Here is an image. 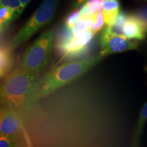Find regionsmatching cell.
Listing matches in <instances>:
<instances>
[{
    "instance_id": "obj_4",
    "label": "cell",
    "mask_w": 147,
    "mask_h": 147,
    "mask_svg": "<svg viewBox=\"0 0 147 147\" xmlns=\"http://www.w3.org/2000/svg\"><path fill=\"white\" fill-rule=\"evenodd\" d=\"M61 0H44L25 25L10 40L8 47L15 49L47 25L54 17Z\"/></svg>"
},
{
    "instance_id": "obj_2",
    "label": "cell",
    "mask_w": 147,
    "mask_h": 147,
    "mask_svg": "<svg viewBox=\"0 0 147 147\" xmlns=\"http://www.w3.org/2000/svg\"><path fill=\"white\" fill-rule=\"evenodd\" d=\"M100 54L60 64L39 79L37 87L38 99L47 97L60 88L81 77L102 59Z\"/></svg>"
},
{
    "instance_id": "obj_19",
    "label": "cell",
    "mask_w": 147,
    "mask_h": 147,
    "mask_svg": "<svg viewBox=\"0 0 147 147\" xmlns=\"http://www.w3.org/2000/svg\"><path fill=\"white\" fill-rule=\"evenodd\" d=\"M86 1H87V0H76L74 4V7L75 9H78L79 8V7H80L82 4H83Z\"/></svg>"
},
{
    "instance_id": "obj_5",
    "label": "cell",
    "mask_w": 147,
    "mask_h": 147,
    "mask_svg": "<svg viewBox=\"0 0 147 147\" xmlns=\"http://www.w3.org/2000/svg\"><path fill=\"white\" fill-rule=\"evenodd\" d=\"M101 51L102 57L108 55L136 50L139 47L137 40H129L123 34L114 32L110 26L104 29L100 36Z\"/></svg>"
},
{
    "instance_id": "obj_20",
    "label": "cell",
    "mask_w": 147,
    "mask_h": 147,
    "mask_svg": "<svg viewBox=\"0 0 147 147\" xmlns=\"http://www.w3.org/2000/svg\"><path fill=\"white\" fill-rule=\"evenodd\" d=\"M19 1L22 4V5L23 6V8H25V7H26V5L28 4L29 2H30L31 0H19Z\"/></svg>"
},
{
    "instance_id": "obj_21",
    "label": "cell",
    "mask_w": 147,
    "mask_h": 147,
    "mask_svg": "<svg viewBox=\"0 0 147 147\" xmlns=\"http://www.w3.org/2000/svg\"><path fill=\"white\" fill-rule=\"evenodd\" d=\"M5 25H4V23H3V21L1 19V18H0V32H1V30H2V29H3V28H5Z\"/></svg>"
},
{
    "instance_id": "obj_1",
    "label": "cell",
    "mask_w": 147,
    "mask_h": 147,
    "mask_svg": "<svg viewBox=\"0 0 147 147\" xmlns=\"http://www.w3.org/2000/svg\"><path fill=\"white\" fill-rule=\"evenodd\" d=\"M38 74L21 68L9 73L0 83V104L10 106L21 117L27 119L37 107Z\"/></svg>"
},
{
    "instance_id": "obj_3",
    "label": "cell",
    "mask_w": 147,
    "mask_h": 147,
    "mask_svg": "<svg viewBox=\"0 0 147 147\" xmlns=\"http://www.w3.org/2000/svg\"><path fill=\"white\" fill-rule=\"evenodd\" d=\"M54 38L53 29L42 34L22 55L20 68L36 74L45 70L52 54Z\"/></svg>"
},
{
    "instance_id": "obj_15",
    "label": "cell",
    "mask_w": 147,
    "mask_h": 147,
    "mask_svg": "<svg viewBox=\"0 0 147 147\" xmlns=\"http://www.w3.org/2000/svg\"><path fill=\"white\" fill-rule=\"evenodd\" d=\"M104 24H105V21H104V15L102 11H100L95 14L94 23L91 29V31L94 34V36L104 28Z\"/></svg>"
},
{
    "instance_id": "obj_9",
    "label": "cell",
    "mask_w": 147,
    "mask_h": 147,
    "mask_svg": "<svg viewBox=\"0 0 147 147\" xmlns=\"http://www.w3.org/2000/svg\"><path fill=\"white\" fill-rule=\"evenodd\" d=\"M120 10L121 4L119 0H104L101 11L107 26H112L115 24Z\"/></svg>"
},
{
    "instance_id": "obj_14",
    "label": "cell",
    "mask_w": 147,
    "mask_h": 147,
    "mask_svg": "<svg viewBox=\"0 0 147 147\" xmlns=\"http://www.w3.org/2000/svg\"><path fill=\"white\" fill-rule=\"evenodd\" d=\"M71 33L74 37H78L81 36L87 31L86 19L84 17H80L73 25L71 28Z\"/></svg>"
},
{
    "instance_id": "obj_6",
    "label": "cell",
    "mask_w": 147,
    "mask_h": 147,
    "mask_svg": "<svg viewBox=\"0 0 147 147\" xmlns=\"http://www.w3.org/2000/svg\"><path fill=\"white\" fill-rule=\"evenodd\" d=\"M0 134L12 136L30 144L21 116L10 106L0 104Z\"/></svg>"
},
{
    "instance_id": "obj_10",
    "label": "cell",
    "mask_w": 147,
    "mask_h": 147,
    "mask_svg": "<svg viewBox=\"0 0 147 147\" xmlns=\"http://www.w3.org/2000/svg\"><path fill=\"white\" fill-rule=\"evenodd\" d=\"M147 121V102L143 106L140 113L138 120L137 125L136 127V130L134 132L133 140H132V146H136L138 145L140 140L142 132L144 128L145 123Z\"/></svg>"
},
{
    "instance_id": "obj_8",
    "label": "cell",
    "mask_w": 147,
    "mask_h": 147,
    "mask_svg": "<svg viewBox=\"0 0 147 147\" xmlns=\"http://www.w3.org/2000/svg\"><path fill=\"white\" fill-rule=\"evenodd\" d=\"M147 23L138 14H127L121 34L129 40H142L146 37Z\"/></svg>"
},
{
    "instance_id": "obj_23",
    "label": "cell",
    "mask_w": 147,
    "mask_h": 147,
    "mask_svg": "<svg viewBox=\"0 0 147 147\" xmlns=\"http://www.w3.org/2000/svg\"><path fill=\"white\" fill-rule=\"evenodd\" d=\"M0 40H1V39H0Z\"/></svg>"
},
{
    "instance_id": "obj_12",
    "label": "cell",
    "mask_w": 147,
    "mask_h": 147,
    "mask_svg": "<svg viewBox=\"0 0 147 147\" xmlns=\"http://www.w3.org/2000/svg\"><path fill=\"white\" fill-rule=\"evenodd\" d=\"M0 5L8 8L12 11L14 21L21 16L25 9L19 0H0Z\"/></svg>"
},
{
    "instance_id": "obj_17",
    "label": "cell",
    "mask_w": 147,
    "mask_h": 147,
    "mask_svg": "<svg viewBox=\"0 0 147 147\" xmlns=\"http://www.w3.org/2000/svg\"><path fill=\"white\" fill-rule=\"evenodd\" d=\"M80 18V12L78 8L72 11L68 15L66 16L65 19V26L71 29L73 25L76 23V21Z\"/></svg>"
},
{
    "instance_id": "obj_18",
    "label": "cell",
    "mask_w": 147,
    "mask_h": 147,
    "mask_svg": "<svg viewBox=\"0 0 147 147\" xmlns=\"http://www.w3.org/2000/svg\"><path fill=\"white\" fill-rule=\"evenodd\" d=\"M104 1V0H87L84 3L89 7L93 13L97 14L101 11Z\"/></svg>"
},
{
    "instance_id": "obj_7",
    "label": "cell",
    "mask_w": 147,
    "mask_h": 147,
    "mask_svg": "<svg viewBox=\"0 0 147 147\" xmlns=\"http://www.w3.org/2000/svg\"><path fill=\"white\" fill-rule=\"evenodd\" d=\"M94 34L91 30H87L78 37H74L65 45L57 47V52L61 55L62 59H72L83 56L89 51V45Z\"/></svg>"
},
{
    "instance_id": "obj_11",
    "label": "cell",
    "mask_w": 147,
    "mask_h": 147,
    "mask_svg": "<svg viewBox=\"0 0 147 147\" xmlns=\"http://www.w3.org/2000/svg\"><path fill=\"white\" fill-rule=\"evenodd\" d=\"M12 65V57L10 47L0 46V68L7 74Z\"/></svg>"
},
{
    "instance_id": "obj_22",
    "label": "cell",
    "mask_w": 147,
    "mask_h": 147,
    "mask_svg": "<svg viewBox=\"0 0 147 147\" xmlns=\"http://www.w3.org/2000/svg\"><path fill=\"white\" fill-rule=\"evenodd\" d=\"M5 74H6L5 71H3L1 68H0V79H1V78H3V77L5 76Z\"/></svg>"
},
{
    "instance_id": "obj_16",
    "label": "cell",
    "mask_w": 147,
    "mask_h": 147,
    "mask_svg": "<svg viewBox=\"0 0 147 147\" xmlns=\"http://www.w3.org/2000/svg\"><path fill=\"white\" fill-rule=\"evenodd\" d=\"M0 18L3 21L5 27L14 21L13 12L10 9L0 5Z\"/></svg>"
},
{
    "instance_id": "obj_13",
    "label": "cell",
    "mask_w": 147,
    "mask_h": 147,
    "mask_svg": "<svg viewBox=\"0 0 147 147\" xmlns=\"http://www.w3.org/2000/svg\"><path fill=\"white\" fill-rule=\"evenodd\" d=\"M24 143L12 136L0 134V147H12L24 146Z\"/></svg>"
}]
</instances>
